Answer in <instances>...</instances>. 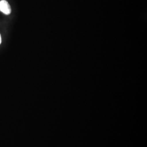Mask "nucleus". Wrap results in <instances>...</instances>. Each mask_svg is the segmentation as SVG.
Segmentation results:
<instances>
[{
	"instance_id": "1",
	"label": "nucleus",
	"mask_w": 147,
	"mask_h": 147,
	"mask_svg": "<svg viewBox=\"0 0 147 147\" xmlns=\"http://www.w3.org/2000/svg\"><path fill=\"white\" fill-rule=\"evenodd\" d=\"M0 11L5 15H9L11 12V8L9 3L5 0L0 1Z\"/></svg>"
},
{
	"instance_id": "2",
	"label": "nucleus",
	"mask_w": 147,
	"mask_h": 147,
	"mask_svg": "<svg viewBox=\"0 0 147 147\" xmlns=\"http://www.w3.org/2000/svg\"><path fill=\"white\" fill-rule=\"evenodd\" d=\"M2 42V38H1V34H0V44H1Z\"/></svg>"
}]
</instances>
